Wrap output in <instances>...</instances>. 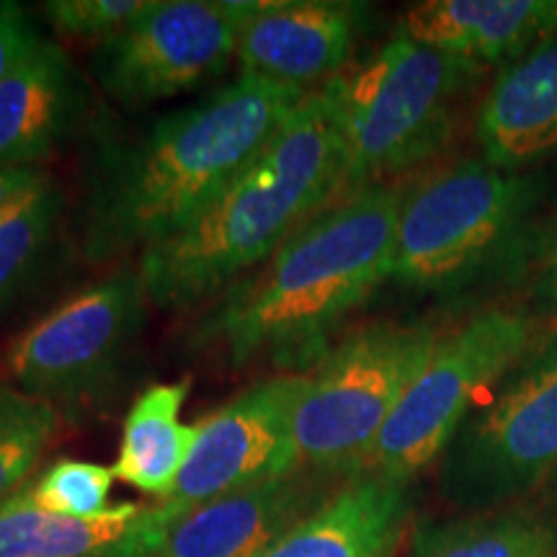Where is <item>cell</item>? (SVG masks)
Masks as SVG:
<instances>
[{"mask_svg": "<svg viewBox=\"0 0 557 557\" xmlns=\"http://www.w3.org/2000/svg\"><path fill=\"white\" fill-rule=\"evenodd\" d=\"M537 299L547 310H557V235L549 243L545 259L540 267V282H537Z\"/></svg>", "mask_w": 557, "mask_h": 557, "instance_id": "obj_27", "label": "cell"}, {"mask_svg": "<svg viewBox=\"0 0 557 557\" xmlns=\"http://www.w3.org/2000/svg\"><path fill=\"white\" fill-rule=\"evenodd\" d=\"M403 197L398 184H374L333 201L222 292L194 341L235 367H315L333 329L389 278Z\"/></svg>", "mask_w": 557, "mask_h": 557, "instance_id": "obj_2", "label": "cell"}, {"mask_svg": "<svg viewBox=\"0 0 557 557\" xmlns=\"http://www.w3.org/2000/svg\"><path fill=\"white\" fill-rule=\"evenodd\" d=\"M478 143L506 171L557 152V34L500 70L478 109Z\"/></svg>", "mask_w": 557, "mask_h": 557, "instance_id": "obj_17", "label": "cell"}, {"mask_svg": "<svg viewBox=\"0 0 557 557\" xmlns=\"http://www.w3.org/2000/svg\"><path fill=\"white\" fill-rule=\"evenodd\" d=\"M240 75L99 152L83 209V253L107 263L169 240L218 199L305 99Z\"/></svg>", "mask_w": 557, "mask_h": 557, "instance_id": "obj_1", "label": "cell"}, {"mask_svg": "<svg viewBox=\"0 0 557 557\" xmlns=\"http://www.w3.org/2000/svg\"><path fill=\"white\" fill-rule=\"evenodd\" d=\"M65 197L58 181L41 173L0 212V310L32 282L58 235Z\"/></svg>", "mask_w": 557, "mask_h": 557, "instance_id": "obj_21", "label": "cell"}, {"mask_svg": "<svg viewBox=\"0 0 557 557\" xmlns=\"http://www.w3.org/2000/svg\"><path fill=\"white\" fill-rule=\"evenodd\" d=\"M191 382H160L132 403L122 426V447L114 475L124 485L165 500L189 462L197 423H181Z\"/></svg>", "mask_w": 557, "mask_h": 557, "instance_id": "obj_19", "label": "cell"}, {"mask_svg": "<svg viewBox=\"0 0 557 557\" xmlns=\"http://www.w3.org/2000/svg\"><path fill=\"white\" fill-rule=\"evenodd\" d=\"M308 374L284 372L240 389L197 423V442L176 487L156 508L158 527L240 487L297 472L295 413Z\"/></svg>", "mask_w": 557, "mask_h": 557, "instance_id": "obj_11", "label": "cell"}, {"mask_svg": "<svg viewBox=\"0 0 557 557\" xmlns=\"http://www.w3.org/2000/svg\"><path fill=\"white\" fill-rule=\"evenodd\" d=\"M532 344V318L517 308L480 310L447 336H438L359 475L408 485L444 455L478 395L498 385Z\"/></svg>", "mask_w": 557, "mask_h": 557, "instance_id": "obj_7", "label": "cell"}, {"mask_svg": "<svg viewBox=\"0 0 557 557\" xmlns=\"http://www.w3.org/2000/svg\"><path fill=\"white\" fill-rule=\"evenodd\" d=\"M160 540L156 508L132 500L70 519L34 506L24 485L0 504V557H152Z\"/></svg>", "mask_w": 557, "mask_h": 557, "instance_id": "obj_18", "label": "cell"}, {"mask_svg": "<svg viewBox=\"0 0 557 557\" xmlns=\"http://www.w3.org/2000/svg\"><path fill=\"white\" fill-rule=\"evenodd\" d=\"M398 32L431 50L511 65L557 34V0H426L406 11Z\"/></svg>", "mask_w": 557, "mask_h": 557, "instance_id": "obj_15", "label": "cell"}, {"mask_svg": "<svg viewBox=\"0 0 557 557\" xmlns=\"http://www.w3.org/2000/svg\"><path fill=\"white\" fill-rule=\"evenodd\" d=\"M475 62L431 50L400 32L364 65L325 83L341 150L344 197L413 171L447 148Z\"/></svg>", "mask_w": 557, "mask_h": 557, "instance_id": "obj_4", "label": "cell"}, {"mask_svg": "<svg viewBox=\"0 0 557 557\" xmlns=\"http://www.w3.org/2000/svg\"><path fill=\"white\" fill-rule=\"evenodd\" d=\"M150 0H50L45 16L60 34L101 45L148 9Z\"/></svg>", "mask_w": 557, "mask_h": 557, "instance_id": "obj_24", "label": "cell"}, {"mask_svg": "<svg viewBox=\"0 0 557 557\" xmlns=\"http://www.w3.org/2000/svg\"><path fill=\"white\" fill-rule=\"evenodd\" d=\"M238 18L227 0H150L94 47L90 73L114 101L145 109L218 78L235 58Z\"/></svg>", "mask_w": 557, "mask_h": 557, "instance_id": "obj_10", "label": "cell"}, {"mask_svg": "<svg viewBox=\"0 0 557 557\" xmlns=\"http://www.w3.org/2000/svg\"><path fill=\"white\" fill-rule=\"evenodd\" d=\"M60 408L0 385V504L29 483L60 431Z\"/></svg>", "mask_w": 557, "mask_h": 557, "instance_id": "obj_22", "label": "cell"}, {"mask_svg": "<svg viewBox=\"0 0 557 557\" xmlns=\"http://www.w3.org/2000/svg\"><path fill=\"white\" fill-rule=\"evenodd\" d=\"M325 480L297 470L209 500L173 521L152 557H259L331 496Z\"/></svg>", "mask_w": 557, "mask_h": 557, "instance_id": "obj_13", "label": "cell"}, {"mask_svg": "<svg viewBox=\"0 0 557 557\" xmlns=\"http://www.w3.org/2000/svg\"><path fill=\"white\" fill-rule=\"evenodd\" d=\"M88 88L73 60L41 37L0 81V169H37L75 135Z\"/></svg>", "mask_w": 557, "mask_h": 557, "instance_id": "obj_14", "label": "cell"}, {"mask_svg": "<svg viewBox=\"0 0 557 557\" xmlns=\"http://www.w3.org/2000/svg\"><path fill=\"white\" fill-rule=\"evenodd\" d=\"M41 176L39 169H0V212Z\"/></svg>", "mask_w": 557, "mask_h": 557, "instance_id": "obj_26", "label": "cell"}, {"mask_svg": "<svg viewBox=\"0 0 557 557\" xmlns=\"http://www.w3.org/2000/svg\"><path fill=\"white\" fill-rule=\"evenodd\" d=\"M436 341L426 323H372L331 346L308 372L295 413L297 470L359 475Z\"/></svg>", "mask_w": 557, "mask_h": 557, "instance_id": "obj_6", "label": "cell"}, {"mask_svg": "<svg viewBox=\"0 0 557 557\" xmlns=\"http://www.w3.org/2000/svg\"><path fill=\"white\" fill-rule=\"evenodd\" d=\"M557 470V333L534 341L496 395L459 426L442 455V491L491 508L527 496Z\"/></svg>", "mask_w": 557, "mask_h": 557, "instance_id": "obj_8", "label": "cell"}, {"mask_svg": "<svg viewBox=\"0 0 557 557\" xmlns=\"http://www.w3.org/2000/svg\"><path fill=\"white\" fill-rule=\"evenodd\" d=\"M114 468L86 459H58L26 483L29 500L41 511L70 519H94L107 511Z\"/></svg>", "mask_w": 557, "mask_h": 557, "instance_id": "obj_23", "label": "cell"}, {"mask_svg": "<svg viewBox=\"0 0 557 557\" xmlns=\"http://www.w3.org/2000/svg\"><path fill=\"white\" fill-rule=\"evenodd\" d=\"M408 517V485L354 475L259 557H389Z\"/></svg>", "mask_w": 557, "mask_h": 557, "instance_id": "obj_16", "label": "cell"}, {"mask_svg": "<svg viewBox=\"0 0 557 557\" xmlns=\"http://www.w3.org/2000/svg\"><path fill=\"white\" fill-rule=\"evenodd\" d=\"M410 557H557V524L532 511H480L418 527Z\"/></svg>", "mask_w": 557, "mask_h": 557, "instance_id": "obj_20", "label": "cell"}, {"mask_svg": "<svg viewBox=\"0 0 557 557\" xmlns=\"http://www.w3.org/2000/svg\"><path fill=\"white\" fill-rule=\"evenodd\" d=\"M344 150L325 90L308 94L269 145L189 227L139 256L148 299L189 310L256 271L318 212L344 197Z\"/></svg>", "mask_w": 557, "mask_h": 557, "instance_id": "obj_3", "label": "cell"}, {"mask_svg": "<svg viewBox=\"0 0 557 557\" xmlns=\"http://www.w3.org/2000/svg\"><path fill=\"white\" fill-rule=\"evenodd\" d=\"M41 34L18 3H0V81L29 54Z\"/></svg>", "mask_w": 557, "mask_h": 557, "instance_id": "obj_25", "label": "cell"}, {"mask_svg": "<svg viewBox=\"0 0 557 557\" xmlns=\"http://www.w3.org/2000/svg\"><path fill=\"white\" fill-rule=\"evenodd\" d=\"M540 201L534 173L485 158L447 165L406 189L389 282L438 295L472 287L513 256Z\"/></svg>", "mask_w": 557, "mask_h": 557, "instance_id": "obj_5", "label": "cell"}, {"mask_svg": "<svg viewBox=\"0 0 557 557\" xmlns=\"http://www.w3.org/2000/svg\"><path fill=\"white\" fill-rule=\"evenodd\" d=\"M148 302L137 267L73 292L13 338L5 354L13 387L54 408L96 398L129 357Z\"/></svg>", "mask_w": 557, "mask_h": 557, "instance_id": "obj_9", "label": "cell"}, {"mask_svg": "<svg viewBox=\"0 0 557 557\" xmlns=\"http://www.w3.org/2000/svg\"><path fill=\"white\" fill-rule=\"evenodd\" d=\"M240 75L305 90L338 78L357 50L369 5L348 0H235Z\"/></svg>", "mask_w": 557, "mask_h": 557, "instance_id": "obj_12", "label": "cell"}]
</instances>
